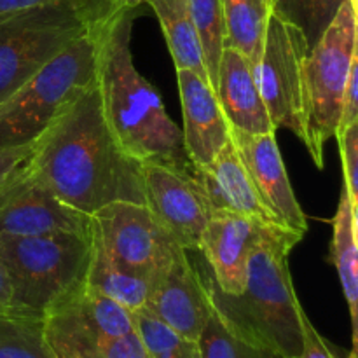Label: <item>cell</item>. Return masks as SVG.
Segmentation results:
<instances>
[{"mask_svg":"<svg viewBox=\"0 0 358 358\" xmlns=\"http://www.w3.org/2000/svg\"><path fill=\"white\" fill-rule=\"evenodd\" d=\"M23 164L56 198L86 215L115 201L145 205L143 163L128 156L112 135L98 80L52 117Z\"/></svg>","mask_w":358,"mask_h":358,"instance_id":"1","label":"cell"},{"mask_svg":"<svg viewBox=\"0 0 358 358\" xmlns=\"http://www.w3.org/2000/svg\"><path fill=\"white\" fill-rule=\"evenodd\" d=\"M133 17L135 9L121 7L105 24L96 77L103 117L121 149L133 159L192 168L182 129L133 62Z\"/></svg>","mask_w":358,"mask_h":358,"instance_id":"2","label":"cell"},{"mask_svg":"<svg viewBox=\"0 0 358 358\" xmlns=\"http://www.w3.org/2000/svg\"><path fill=\"white\" fill-rule=\"evenodd\" d=\"M304 234L269 224L252 252L240 296H226L206 280L213 310L229 331L255 346L297 358L303 350L299 303L289 268L290 250Z\"/></svg>","mask_w":358,"mask_h":358,"instance_id":"3","label":"cell"},{"mask_svg":"<svg viewBox=\"0 0 358 358\" xmlns=\"http://www.w3.org/2000/svg\"><path fill=\"white\" fill-rule=\"evenodd\" d=\"M119 9L117 0H63L0 16V103Z\"/></svg>","mask_w":358,"mask_h":358,"instance_id":"4","label":"cell"},{"mask_svg":"<svg viewBox=\"0 0 358 358\" xmlns=\"http://www.w3.org/2000/svg\"><path fill=\"white\" fill-rule=\"evenodd\" d=\"M108 20L66 45L0 103V149L34 143L52 117L96 80Z\"/></svg>","mask_w":358,"mask_h":358,"instance_id":"5","label":"cell"},{"mask_svg":"<svg viewBox=\"0 0 358 358\" xmlns=\"http://www.w3.org/2000/svg\"><path fill=\"white\" fill-rule=\"evenodd\" d=\"M90 248V233L0 234V262L13 289L9 311L44 317L45 310L63 292L84 278Z\"/></svg>","mask_w":358,"mask_h":358,"instance_id":"6","label":"cell"},{"mask_svg":"<svg viewBox=\"0 0 358 358\" xmlns=\"http://www.w3.org/2000/svg\"><path fill=\"white\" fill-rule=\"evenodd\" d=\"M358 58V0H346L320 41L304 56L303 100L306 150L324 168L325 143L334 138L352 63Z\"/></svg>","mask_w":358,"mask_h":358,"instance_id":"7","label":"cell"},{"mask_svg":"<svg viewBox=\"0 0 358 358\" xmlns=\"http://www.w3.org/2000/svg\"><path fill=\"white\" fill-rule=\"evenodd\" d=\"M306 44L296 28L269 17L262 55L252 69L259 94L275 129H289L306 143L303 100V62Z\"/></svg>","mask_w":358,"mask_h":358,"instance_id":"8","label":"cell"},{"mask_svg":"<svg viewBox=\"0 0 358 358\" xmlns=\"http://www.w3.org/2000/svg\"><path fill=\"white\" fill-rule=\"evenodd\" d=\"M44 336L52 357L121 338L135 331L131 311L79 280L45 310Z\"/></svg>","mask_w":358,"mask_h":358,"instance_id":"9","label":"cell"},{"mask_svg":"<svg viewBox=\"0 0 358 358\" xmlns=\"http://www.w3.org/2000/svg\"><path fill=\"white\" fill-rule=\"evenodd\" d=\"M91 226L119 264L152 282L180 247L143 203H110L91 215Z\"/></svg>","mask_w":358,"mask_h":358,"instance_id":"10","label":"cell"},{"mask_svg":"<svg viewBox=\"0 0 358 358\" xmlns=\"http://www.w3.org/2000/svg\"><path fill=\"white\" fill-rule=\"evenodd\" d=\"M145 205L170 236L187 252H198L212 213L194 168L143 163Z\"/></svg>","mask_w":358,"mask_h":358,"instance_id":"11","label":"cell"},{"mask_svg":"<svg viewBox=\"0 0 358 358\" xmlns=\"http://www.w3.org/2000/svg\"><path fill=\"white\" fill-rule=\"evenodd\" d=\"M91 215L65 205L21 163L0 182V234H87Z\"/></svg>","mask_w":358,"mask_h":358,"instance_id":"12","label":"cell"},{"mask_svg":"<svg viewBox=\"0 0 358 358\" xmlns=\"http://www.w3.org/2000/svg\"><path fill=\"white\" fill-rule=\"evenodd\" d=\"M143 308L178 334L198 341L212 313V301L205 280L191 262L185 248H175L170 262L154 280Z\"/></svg>","mask_w":358,"mask_h":358,"instance_id":"13","label":"cell"},{"mask_svg":"<svg viewBox=\"0 0 358 358\" xmlns=\"http://www.w3.org/2000/svg\"><path fill=\"white\" fill-rule=\"evenodd\" d=\"M269 222L250 215L212 210L199 241L212 276L210 282L226 296H240L247 278L252 252L264 236Z\"/></svg>","mask_w":358,"mask_h":358,"instance_id":"14","label":"cell"},{"mask_svg":"<svg viewBox=\"0 0 358 358\" xmlns=\"http://www.w3.org/2000/svg\"><path fill=\"white\" fill-rule=\"evenodd\" d=\"M229 135L262 203L271 212L276 222L290 231L306 234V215L294 194L292 184L276 143V133L250 135L231 128Z\"/></svg>","mask_w":358,"mask_h":358,"instance_id":"15","label":"cell"},{"mask_svg":"<svg viewBox=\"0 0 358 358\" xmlns=\"http://www.w3.org/2000/svg\"><path fill=\"white\" fill-rule=\"evenodd\" d=\"M184 115V149L192 168L206 166L229 140V122L210 84L191 70H177Z\"/></svg>","mask_w":358,"mask_h":358,"instance_id":"16","label":"cell"},{"mask_svg":"<svg viewBox=\"0 0 358 358\" xmlns=\"http://www.w3.org/2000/svg\"><path fill=\"white\" fill-rule=\"evenodd\" d=\"M194 173L212 210H226L255 217L269 224H278L262 203L231 135L217 156L206 166L194 168Z\"/></svg>","mask_w":358,"mask_h":358,"instance_id":"17","label":"cell"},{"mask_svg":"<svg viewBox=\"0 0 358 358\" xmlns=\"http://www.w3.org/2000/svg\"><path fill=\"white\" fill-rule=\"evenodd\" d=\"M215 96L231 128L250 135L276 133L259 94L250 62L233 48H224L220 56Z\"/></svg>","mask_w":358,"mask_h":358,"instance_id":"18","label":"cell"},{"mask_svg":"<svg viewBox=\"0 0 358 358\" xmlns=\"http://www.w3.org/2000/svg\"><path fill=\"white\" fill-rule=\"evenodd\" d=\"M91 248L87 257L84 282L93 289L100 290L107 297L114 299L126 310L135 311L145 306L149 299L152 280L140 276L119 264L107 252L103 241L91 226Z\"/></svg>","mask_w":358,"mask_h":358,"instance_id":"19","label":"cell"},{"mask_svg":"<svg viewBox=\"0 0 358 358\" xmlns=\"http://www.w3.org/2000/svg\"><path fill=\"white\" fill-rule=\"evenodd\" d=\"M357 210L343 189L338 212L332 219V262L352 320V353L358 355V259H357Z\"/></svg>","mask_w":358,"mask_h":358,"instance_id":"20","label":"cell"},{"mask_svg":"<svg viewBox=\"0 0 358 358\" xmlns=\"http://www.w3.org/2000/svg\"><path fill=\"white\" fill-rule=\"evenodd\" d=\"M145 3L152 7L159 20L175 69L191 70L208 83L201 45L189 13L187 0H147Z\"/></svg>","mask_w":358,"mask_h":358,"instance_id":"21","label":"cell"},{"mask_svg":"<svg viewBox=\"0 0 358 358\" xmlns=\"http://www.w3.org/2000/svg\"><path fill=\"white\" fill-rule=\"evenodd\" d=\"M222 10L226 48L240 51L254 69L262 55L273 0H222Z\"/></svg>","mask_w":358,"mask_h":358,"instance_id":"22","label":"cell"},{"mask_svg":"<svg viewBox=\"0 0 358 358\" xmlns=\"http://www.w3.org/2000/svg\"><path fill=\"white\" fill-rule=\"evenodd\" d=\"M346 0H273V16L296 28L306 51L317 45Z\"/></svg>","mask_w":358,"mask_h":358,"instance_id":"23","label":"cell"},{"mask_svg":"<svg viewBox=\"0 0 358 358\" xmlns=\"http://www.w3.org/2000/svg\"><path fill=\"white\" fill-rule=\"evenodd\" d=\"M0 358H55L42 318L0 311Z\"/></svg>","mask_w":358,"mask_h":358,"instance_id":"24","label":"cell"},{"mask_svg":"<svg viewBox=\"0 0 358 358\" xmlns=\"http://www.w3.org/2000/svg\"><path fill=\"white\" fill-rule=\"evenodd\" d=\"M187 3L199 38V45H201L208 84L215 93L217 70H219L220 56L226 48L222 0H187Z\"/></svg>","mask_w":358,"mask_h":358,"instance_id":"25","label":"cell"},{"mask_svg":"<svg viewBox=\"0 0 358 358\" xmlns=\"http://www.w3.org/2000/svg\"><path fill=\"white\" fill-rule=\"evenodd\" d=\"M133 327L150 358H201L198 341L178 334L147 308L131 311Z\"/></svg>","mask_w":358,"mask_h":358,"instance_id":"26","label":"cell"},{"mask_svg":"<svg viewBox=\"0 0 358 358\" xmlns=\"http://www.w3.org/2000/svg\"><path fill=\"white\" fill-rule=\"evenodd\" d=\"M201 358H283L278 353L255 346L226 327L213 310L198 339Z\"/></svg>","mask_w":358,"mask_h":358,"instance_id":"27","label":"cell"},{"mask_svg":"<svg viewBox=\"0 0 358 358\" xmlns=\"http://www.w3.org/2000/svg\"><path fill=\"white\" fill-rule=\"evenodd\" d=\"M62 358H150L143 348L138 334L135 331L121 338L108 339L100 345L79 350Z\"/></svg>","mask_w":358,"mask_h":358,"instance_id":"28","label":"cell"},{"mask_svg":"<svg viewBox=\"0 0 358 358\" xmlns=\"http://www.w3.org/2000/svg\"><path fill=\"white\" fill-rule=\"evenodd\" d=\"M336 138H338L339 149H341L343 175H345L343 189L348 194L353 208L358 210V122L346 128Z\"/></svg>","mask_w":358,"mask_h":358,"instance_id":"29","label":"cell"},{"mask_svg":"<svg viewBox=\"0 0 358 358\" xmlns=\"http://www.w3.org/2000/svg\"><path fill=\"white\" fill-rule=\"evenodd\" d=\"M301 327H303V350H301V355L297 358H339L334 352L331 350V346L327 345L324 338L320 336V332L315 329V325L311 324V320L308 318L306 311H301ZM355 353H350L345 358H357Z\"/></svg>","mask_w":358,"mask_h":358,"instance_id":"30","label":"cell"},{"mask_svg":"<svg viewBox=\"0 0 358 358\" xmlns=\"http://www.w3.org/2000/svg\"><path fill=\"white\" fill-rule=\"evenodd\" d=\"M355 122H358V58L352 63V69H350L348 83H346L345 94H343L341 115H339L336 136L341 135L346 128H350Z\"/></svg>","mask_w":358,"mask_h":358,"instance_id":"31","label":"cell"},{"mask_svg":"<svg viewBox=\"0 0 358 358\" xmlns=\"http://www.w3.org/2000/svg\"><path fill=\"white\" fill-rule=\"evenodd\" d=\"M31 150L30 145H21V147H7V149H0V182L6 180L7 175L10 171L16 170Z\"/></svg>","mask_w":358,"mask_h":358,"instance_id":"32","label":"cell"},{"mask_svg":"<svg viewBox=\"0 0 358 358\" xmlns=\"http://www.w3.org/2000/svg\"><path fill=\"white\" fill-rule=\"evenodd\" d=\"M63 2V0H0V16L16 13V10L30 9V7L45 6V3Z\"/></svg>","mask_w":358,"mask_h":358,"instance_id":"33","label":"cell"},{"mask_svg":"<svg viewBox=\"0 0 358 358\" xmlns=\"http://www.w3.org/2000/svg\"><path fill=\"white\" fill-rule=\"evenodd\" d=\"M10 299H13V289H10L9 276H7L3 264L0 262V311L10 310Z\"/></svg>","mask_w":358,"mask_h":358,"instance_id":"34","label":"cell"},{"mask_svg":"<svg viewBox=\"0 0 358 358\" xmlns=\"http://www.w3.org/2000/svg\"><path fill=\"white\" fill-rule=\"evenodd\" d=\"M147 0H117V3L124 9H136L140 3H145Z\"/></svg>","mask_w":358,"mask_h":358,"instance_id":"35","label":"cell"}]
</instances>
